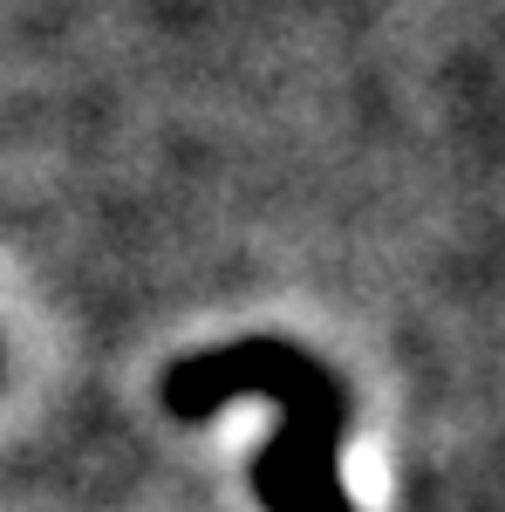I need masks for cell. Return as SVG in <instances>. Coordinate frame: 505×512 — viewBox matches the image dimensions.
Returning <instances> with one entry per match:
<instances>
[{
    "instance_id": "obj_1",
    "label": "cell",
    "mask_w": 505,
    "mask_h": 512,
    "mask_svg": "<svg viewBox=\"0 0 505 512\" xmlns=\"http://www.w3.org/2000/svg\"><path fill=\"white\" fill-rule=\"evenodd\" d=\"M273 396V437L260 451V499L267 512H355L349 485L335 472L349 431V390L287 342H239L205 349L164 376V403L178 417H212L233 396Z\"/></svg>"
}]
</instances>
